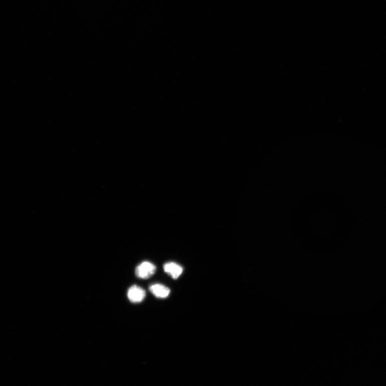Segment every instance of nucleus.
Instances as JSON below:
<instances>
[{
	"mask_svg": "<svg viewBox=\"0 0 386 386\" xmlns=\"http://www.w3.org/2000/svg\"><path fill=\"white\" fill-rule=\"evenodd\" d=\"M156 267L151 262L145 261L139 265L135 269L137 277L142 279H147L156 272Z\"/></svg>",
	"mask_w": 386,
	"mask_h": 386,
	"instance_id": "nucleus-1",
	"label": "nucleus"
},
{
	"mask_svg": "<svg viewBox=\"0 0 386 386\" xmlns=\"http://www.w3.org/2000/svg\"><path fill=\"white\" fill-rule=\"evenodd\" d=\"M146 293L144 289L133 285L130 287L127 292V296L131 302L139 303L142 302L145 297Z\"/></svg>",
	"mask_w": 386,
	"mask_h": 386,
	"instance_id": "nucleus-2",
	"label": "nucleus"
},
{
	"mask_svg": "<svg viewBox=\"0 0 386 386\" xmlns=\"http://www.w3.org/2000/svg\"><path fill=\"white\" fill-rule=\"evenodd\" d=\"M163 268L165 272L170 275L173 279H177L183 272L181 266L172 262H167L164 265Z\"/></svg>",
	"mask_w": 386,
	"mask_h": 386,
	"instance_id": "nucleus-3",
	"label": "nucleus"
},
{
	"mask_svg": "<svg viewBox=\"0 0 386 386\" xmlns=\"http://www.w3.org/2000/svg\"><path fill=\"white\" fill-rule=\"evenodd\" d=\"M149 290L154 296L159 298H167L171 292L170 289L160 284L151 285Z\"/></svg>",
	"mask_w": 386,
	"mask_h": 386,
	"instance_id": "nucleus-4",
	"label": "nucleus"
}]
</instances>
